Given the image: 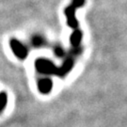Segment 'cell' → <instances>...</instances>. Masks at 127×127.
<instances>
[{
  "label": "cell",
  "instance_id": "1",
  "mask_svg": "<svg viewBox=\"0 0 127 127\" xmlns=\"http://www.w3.org/2000/svg\"><path fill=\"white\" fill-rule=\"evenodd\" d=\"M85 3V0H73V3L65 9V14L67 16V24L73 29L78 28V22L75 19V9L82 7Z\"/></svg>",
  "mask_w": 127,
  "mask_h": 127
},
{
  "label": "cell",
  "instance_id": "2",
  "mask_svg": "<svg viewBox=\"0 0 127 127\" xmlns=\"http://www.w3.org/2000/svg\"><path fill=\"white\" fill-rule=\"evenodd\" d=\"M36 68L41 73H49V74H58V69L53 62L44 59H40L36 61Z\"/></svg>",
  "mask_w": 127,
  "mask_h": 127
},
{
  "label": "cell",
  "instance_id": "3",
  "mask_svg": "<svg viewBox=\"0 0 127 127\" xmlns=\"http://www.w3.org/2000/svg\"><path fill=\"white\" fill-rule=\"evenodd\" d=\"M9 44H10V48L12 49V52L17 58L21 59H24L27 58V54H28L27 49L20 41L15 40V39H12L11 41H9Z\"/></svg>",
  "mask_w": 127,
  "mask_h": 127
},
{
  "label": "cell",
  "instance_id": "4",
  "mask_svg": "<svg viewBox=\"0 0 127 127\" xmlns=\"http://www.w3.org/2000/svg\"><path fill=\"white\" fill-rule=\"evenodd\" d=\"M52 87H53V83L51 81V79L49 78H43L41 79L39 83H38V88H39V91H41V93H49L52 90Z\"/></svg>",
  "mask_w": 127,
  "mask_h": 127
},
{
  "label": "cell",
  "instance_id": "5",
  "mask_svg": "<svg viewBox=\"0 0 127 127\" xmlns=\"http://www.w3.org/2000/svg\"><path fill=\"white\" fill-rule=\"evenodd\" d=\"M73 60L71 59H66V60L64 61V63L62 64V66L58 69V75H60V76L65 75L66 73H69V72L73 69Z\"/></svg>",
  "mask_w": 127,
  "mask_h": 127
},
{
  "label": "cell",
  "instance_id": "6",
  "mask_svg": "<svg viewBox=\"0 0 127 127\" xmlns=\"http://www.w3.org/2000/svg\"><path fill=\"white\" fill-rule=\"evenodd\" d=\"M82 40V33L79 29H75L74 31L72 33L71 35V38H70V41L72 43V45L74 46V47H77L79 46L80 42H81Z\"/></svg>",
  "mask_w": 127,
  "mask_h": 127
},
{
  "label": "cell",
  "instance_id": "7",
  "mask_svg": "<svg viewBox=\"0 0 127 127\" xmlns=\"http://www.w3.org/2000/svg\"><path fill=\"white\" fill-rule=\"evenodd\" d=\"M7 102H8V97L5 92H1L0 93V112L5 109L6 105H7Z\"/></svg>",
  "mask_w": 127,
  "mask_h": 127
},
{
  "label": "cell",
  "instance_id": "8",
  "mask_svg": "<svg viewBox=\"0 0 127 127\" xmlns=\"http://www.w3.org/2000/svg\"><path fill=\"white\" fill-rule=\"evenodd\" d=\"M41 38H40V37H35L34 39H33V44L36 46H39L41 44Z\"/></svg>",
  "mask_w": 127,
  "mask_h": 127
},
{
  "label": "cell",
  "instance_id": "9",
  "mask_svg": "<svg viewBox=\"0 0 127 127\" xmlns=\"http://www.w3.org/2000/svg\"><path fill=\"white\" fill-rule=\"evenodd\" d=\"M56 54L59 55V56H62V55H63L62 49H60V48H58V49H56Z\"/></svg>",
  "mask_w": 127,
  "mask_h": 127
}]
</instances>
